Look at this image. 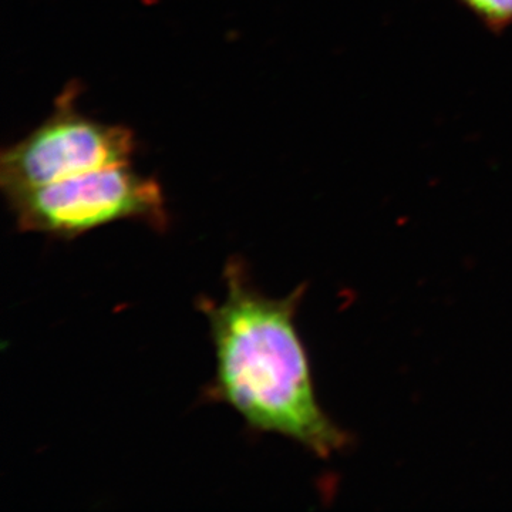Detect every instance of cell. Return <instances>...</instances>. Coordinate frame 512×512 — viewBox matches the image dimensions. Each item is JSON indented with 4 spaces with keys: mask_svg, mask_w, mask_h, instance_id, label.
Returning a JSON list of instances; mask_svg holds the SVG:
<instances>
[{
    "mask_svg": "<svg viewBox=\"0 0 512 512\" xmlns=\"http://www.w3.org/2000/svg\"><path fill=\"white\" fill-rule=\"evenodd\" d=\"M224 282L221 302L202 298L197 305L215 349L207 399L227 404L252 431L286 437L316 457L329 458L348 447V433L320 407L296 328L306 286L271 298L256 288L239 259L225 266Z\"/></svg>",
    "mask_w": 512,
    "mask_h": 512,
    "instance_id": "1",
    "label": "cell"
},
{
    "mask_svg": "<svg viewBox=\"0 0 512 512\" xmlns=\"http://www.w3.org/2000/svg\"><path fill=\"white\" fill-rule=\"evenodd\" d=\"M5 197L20 231L66 241L120 221L143 222L157 231L170 224L163 187L131 164L5 192Z\"/></svg>",
    "mask_w": 512,
    "mask_h": 512,
    "instance_id": "2",
    "label": "cell"
},
{
    "mask_svg": "<svg viewBox=\"0 0 512 512\" xmlns=\"http://www.w3.org/2000/svg\"><path fill=\"white\" fill-rule=\"evenodd\" d=\"M79 94V83L67 84L50 116L18 143L3 148V194L131 164L137 147L133 131L83 114L77 109Z\"/></svg>",
    "mask_w": 512,
    "mask_h": 512,
    "instance_id": "3",
    "label": "cell"
},
{
    "mask_svg": "<svg viewBox=\"0 0 512 512\" xmlns=\"http://www.w3.org/2000/svg\"><path fill=\"white\" fill-rule=\"evenodd\" d=\"M488 32L498 36L512 26V0H456Z\"/></svg>",
    "mask_w": 512,
    "mask_h": 512,
    "instance_id": "4",
    "label": "cell"
}]
</instances>
